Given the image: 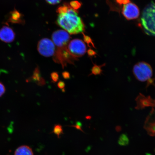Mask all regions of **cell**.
Instances as JSON below:
<instances>
[{"mask_svg":"<svg viewBox=\"0 0 155 155\" xmlns=\"http://www.w3.org/2000/svg\"><path fill=\"white\" fill-rule=\"evenodd\" d=\"M14 155H34L32 149L26 145H22L15 150Z\"/></svg>","mask_w":155,"mask_h":155,"instance_id":"obj_11","label":"cell"},{"mask_svg":"<svg viewBox=\"0 0 155 155\" xmlns=\"http://www.w3.org/2000/svg\"><path fill=\"white\" fill-rule=\"evenodd\" d=\"M127 136L125 135H122L120 138L119 142L120 144H124L125 142L126 143L127 142Z\"/></svg>","mask_w":155,"mask_h":155,"instance_id":"obj_18","label":"cell"},{"mask_svg":"<svg viewBox=\"0 0 155 155\" xmlns=\"http://www.w3.org/2000/svg\"><path fill=\"white\" fill-rule=\"evenodd\" d=\"M52 38L56 48L55 53L64 54L69 53L68 46L71 37L66 31L61 30L55 31L52 34Z\"/></svg>","mask_w":155,"mask_h":155,"instance_id":"obj_3","label":"cell"},{"mask_svg":"<svg viewBox=\"0 0 155 155\" xmlns=\"http://www.w3.org/2000/svg\"><path fill=\"white\" fill-rule=\"evenodd\" d=\"M57 86L59 88L61 89V90H64L65 88V83L64 81H60L58 83Z\"/></svg>","mask_w":155,"mask_h":155,"instance_id":"obj_21","label":"cell"},{"mask_svg":"<svg viewBox=\"0 0 155 155\" xmlns=\"http://www.w3.org/2000/svg\"><path fill=\"white\" fill-rule=\"evenodd\" d=\"M94 66L91 69V72L89 75L88 76L94 75H100L102 74V71L101 69L102 67L104 66L105 64H104L101 65H97L96 64H94Z\"/></svg>","mask_w":155,"mask_h":155,"instance_id":"obj_12","label":"cell"},{"mask_svg":"<svg viewBox=\"0 0 155 155\" xmlns=\"http://www.w3.org/2000/svg\"><path fill=\"white\" fill-rule=\"evenodd\" d=\"M70 6L71 8L77 11L78 9L80 8L81 6V4L78 1H73L71 2Z\"/></svg>","mask_w":155,"mask_h":155,"instance_id":"obj_15","label":"cell"},{"mask_svg":"<svg viewBox=\"0 0 155 155\" xmlns=\"http://www.w3.org/2000/svg\"><path fill=\"white\" fill-rule=\"evenodd\" d=\"M59 13L57 23L64 30L70 34H77L84 31L85 26L77 11L66 4L58 9Z\"/></svg>","mask_w":155,"mask_h":155,"instance_id":"obj_1","label":"cell"},{"mask_svg":"<svg viewBox=\"0 0 155 155\" xmlns=\"http://www.w3.org/2000/svg\"><path fill=\"white\" fill-rule=\"evenodd\" d=\"M15 34L10 28L5 26L0 30V40L6 43H10L14 40Z\"/></svg>","mask_w":155,"mask_h":155,"instance_id":"obj_8","label":"cell"},{"mask_svg":"<svg viewBox=\"0 0 155 155\" xmlns=\"http://www.w3.org/2000/svg\"><path fill=\"white\" fill-rule=\"evenodd\" d=\"M38 50L41 55L49 57L55 55L56 48L53 41L48 38H44L38 42Z\"/></svg>","mask_w":155,"mask_h":155,"instance_id":"obj_6","label":"cell"},{"mask_svg":"<svg viewBox=\"0 0 155 155\" xmlns=\"http://www.w3.org/2000/svg\"><path fill=\"white\" fill-rule=\"evenodd\" d=\"M11 15H12L13 17L12 18L13 19V21L17 22V21H19V19L20 18V14L17 11H13Z\"/></svg>","mask_w":155,"mask_h":155,"instance_id":"obj_17","label":"cell"},{"mask_svg":"<svg viewBox=\"0 0 155 155\" xmlns=\"http://www.w3.org/2000/svg\"><path fill=\"white\" fill-rule=\"evenodd\" d=\"M136 101L137 107L138 109L149 106L155 107V100L152 99L150 97H146L143 95L141 94L137 97Z\"/></svg>","mask_w":155,"mask_h":155,"instance_id":"obj_10","label":"cell"},{"mask_svg":"<svg viewBox=\"0 0 155 155\" xmlns=\"http://www.w3.org/2000/svg\"><path fill=\"white\" fill-rule=\"evenodd\" d=\"M62 0H46V2L50 5H55L61 2Z\"/></svg>","mask_w":155,"mask_h":155,"instance_id":"obj_20","label":"cell"},{"mask_svg":"<svg viewBox=\"0 0 155 155\" xmlns=\"http://www.w3.org/2000/svg\"><path fill=\"white\" fill-rule=\"evenodd\" d=\"M71 127H74L77 129H78L79 130H80L82 132L83 131L82 129V128H81L82 127V124H81L80 122H77L76 125H72L71 126Z\"/></svg>","mask_w":155,"mask_h":155,"instance_id":"obj_22","label":"cell"},{"mask_svg":"<svg viewBox=\"0 0 155 155\" xmlns=\"http://www.w3.org/2000/svg\"><path fill=\"white\" fill-rule=\"evenodd\" d=\"M68 50L73 57L77 59L82 57L86 53L87 47L82 40L74 39L69 41L68 46Z\"/></svg>","mask_w":155,"mask_h":155,"instance_id":"obj_5","label":"cell"},{"mask_svg":"<svg viewBox=\"0 0 155 155\" xmlns=\"http://www.w3.org/2000/svg\"><path fill=\"white\" fill-rule=\"evenodd\" d=\"M34 79L38 82V84L40 85H44L45 84V82L43 78L41 77L40 73L38 68L36 69L34 74Z\"/></svg>","mask_w":155,"mask_h":155,"instance_id":"obj_13","label":"cell"},{"mask_svg":"<svg viewBox=\"0 0 155 155\" xmlns=\"http://www.w3.org/2000/svg\"><path fill=\"white\" fill-rule=\"evenodd\" d=\"M5 87L1 82H0V97L5 94Z\"/></svg>","mask_w":155,"mask_h":155,"instance_id":"obj_19","label":"cell"},{"mask_svg":"<svg viewBox=\"0 0 155 155\" xmlns=\"http://www.w3.org/2000/svg\"><path fill=\"white\" fill-rule=\"evenodd\" d=\"M140 26L147 34L155 36V3L153 2L143 10Z\"/></svg>","mask_w":155,"mask_h":155,"instance_id":"obj_2","label":"cell"},{"mask_svg":"<svg viewBox=\"0 0 155 155\" xmlns=\"http://www.w3.org/2000/svg\"><path fill=\"white\" fill-rule=\"evenodd\" d=\"M53 132L59 138L61 134H63L62 127L60 124H56L54 126Z\"/></svg>","mask_w":155,"mask_h":155,"instance_id":"obj_14","label":"cell"},{"mask_svg":"<svg viewBox=\"0 0 155 155\" xmlns=\"http://www.w3.org/2000/svg\"><path fill=\"white\" fill-rule=\"evenodd\" d=\"M51 78L52 81L54 83L57 82L59 80V75L57 72H53L51 74Z\"/></svg>","mask_w":155,"mask_h":155,"instance_id":"obj_16","label":"cell"},{"mask_svg":"<svg viewBox=\"0 0 155 155\" xmlns=\"http://www.w3.org/2000/svg\"><path fill=\"white\" fill-rule=\"evenodd\" d=\"M62 75L63 78L65 79H68L70 78V74L67 71H64V72L62 73Z\"/></svg>","mask_w":155,"mask_h":155,"instance_id":"obj_23","label":"cell"},{"mask_svg":"<svg viewBox=\"0 0 155 155\" xmlns=\"http://www.w3.org/2000/svg\"><path fill=\"white\" fill-rule=\"evenodd\" d=\"M122 13L126 19L131 20L138 18L140 15V11L136 5L130 2L123 5Z\"/></svg>","mask_w":155,"mask_h":155,"instance_id":"obj_7","label":"cell"},{"mask_svg":"<svg viewBox=\"0 0 155 155\" xmlns=\"http://www.w3.org/2000/svg\"><path fill=\"white\" fill-rule=\"evenodd\" d=\"M84 40L88 44L90 43L91 42V40L90 37L86 36H84Z\"/></svg>","mask_w":155,"mask_h":155,"instance_id":"obj_25","label":"cell"},{"mask_svg":"<svg viewBox=\"0 0 155 155\" xmlns=\"http://www.w3.org/2000/svg\"><path fill=\"white\" fill-rule=\"evenodd\" d=\"M149 134L155 136V111L153 110L147 118L144 126Z\"/></svg>","mask_w":155,"mask_h":155,"instance_id":"obj_9","label":"cell"},{"mask_svg":"<svg viewBox=\"0 0 155 155\" xmlns=\"http://www.w3.org/2000/svg\"><path fill=\"white\" fill-rule=\"evenodd\" d=\"M133 72L137 80L141 82L150 80L153 75L152 68L150 64L144 62L136 64L133 67Z\"/></svg>","mask_w":155,"mask_h":155,"instance_id":"obj_4","label":"cell"},{"mask_svg":"<svg viewBox=\"0 0 155 155\" xmlns=\"http://www.w3.org/2000/svg\"><path fill=\"white\" fill-rule=\"evenodd\" d=\"M88 55L90 56H93L95 55L96 53L92 50H89L88 51Z\"/></svg>","mask_w":155,"mask_h":155,"instance_id":"obj_24","label":"cell"}]
</instances>
